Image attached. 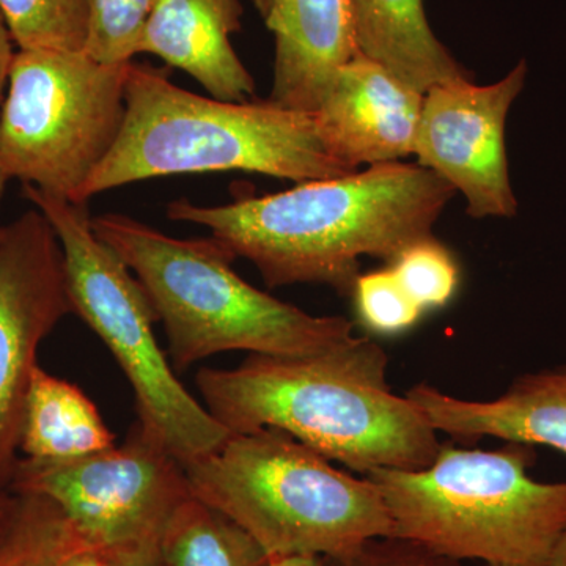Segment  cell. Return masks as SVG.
Segmentation results:
<instances>
[{
    "instance_id": "cb8c5ba5",
    "label": "cell",
    "mask_w": 566,
    "mask_h": 566,
    "mask_svg": "<svg viewBox=\"0 0 566 566\" xmlns=\"http://www.w3.org/2000/svg\"><path fill=\"white\" fill-rule=\"evenodd\" d=\"M323 560L326 566H460L455 558L400 536L368 539L349 556Z\"/></svg>"
},
{
    "instance_id": "9c48e42d",
    "label": "cell",
    "mask_w": 566,
    "mask_h": 566,
    "mask_svg": "<svg viewBox=\"0 0 566 566\" xmlns=\"http://www.w3.org/2000/svg\"><path fill=\"white\" fill-rule=\"evenodd\" d=\"M9 491L48 499L96 549L159 545L192 495L185 464L137 423L122 446L95 455L65 463L20 458Z\"/></svg>"
},
{
    "instance_id": "30bf717a",
    "label": "cell",
    "mask_w": 566,
    "mask_h": 566,
    "mask_svg": "<svg viewBox=\"0 0 566 566\" xmlns=\"http://www.w3.org/2000/svg\"><path fill=\"white\" fill-rule=\"evenodd\" d=\"M73 314L57 234L39 210L0 237V491L20 461L25 400L40 345Z\"/></svg>"
},
{
    "instance_id": "8fae6325",
    "label": "cell",
    "mask_w": 566,
    "mask_h": 566,
    "mask_svg": "<svg viewBox=\"0 0 566 566\" xmlns=\"http://www.w3.org/2000/svg\"><path fill=\"white\" fill-rule=\"evenodd\" d=\"M526 77L527 62L521 61L494 84L461 80L424 93L415 155L419 166L463 193L472 218L516 216L505 126Z\"/></svg>"
},
{
    "instance_id": "9a60e30c",
    "label": "cell",
    "mask_w": 566,
    "mask_h": 566,
    "mask_svg": "<svg viewBox=\"0 0 566 566\" xmlns=\"http://www.w3.org/2000/svg\"><path fill=\"white\" fill-rule=\"evenodd\" d=\"M406 397L436 431L457 439H504L546 446L566 455V365L521 376L490 401L461 400L428 385Z\"/></svg>"
},
{
    "instance_id": "4dcf8cb0",
    "label": "cell",
    "mask_w": 566,
    "mask_h": 566,
    "mask_svg": "<svg viewBox=\"0 0 566 566\" xmlns=\"http://www.w3.org/2000/svg\"><path fill=\"white\" fill-rule=\"evenodd\" d=\"M7 182H9V178H7L6 175L0 172V203H2V197L3 192H6ZM3 229H6V227L0 226V237H2Z\"/></svg>"
},
{
    "instance_id": "277c9868",
    "label": "cell",
    "mask_w": 566,
    "mask_h": 566,
    "mask_svg": "<svg viewBox=\"0 0 566 566\" xmlns=\"http://www.w3.org/2000/svg\"><path fill=\"white\" fill-rule=\"evenodd\" d=\"M92 227L147 293L175 370L230 352L315 356L356 337L344 316L307 314L245 282L216 238L180 240L115 212L92 218Z\"/></svg>"
},
{
    "instance_id": "f546056e",
    "label": "cell",
    "mask_w": 566,
    "mask_h": 566,
    "mask_svg": "<svg viewBox=\"0 0 566 566\" xmlns=\"http://www.w3.org/2000/svg\"><path fill=\"white\" fill-rule=\"evenodd\" d=\"M547 566H566V532L562 536L560 542L554 551L553 557H551L549 565Z\"/></svg>"
},
{
    "instance_id": "3957f363",
    "label": "cell",
    "mask_w": 566,
    "mask_h": 566,
    "mask_svg": "<svg viewBox=\"0 0 566 566\" xmlns=\"http://www.w3.org/2000/svg\"><path fill=\"white\" fill-rule=\"evenodd\" d=\"M125 107L120 136L74 203L170 175L243 170L304 182L357 172L335 155L315 114L270 99L205 98L153 66L129 63Z\"/></svg>"
},
{
    "instance_id": "f1b7e54d",
    "label": "cell",
    "mask_w": 566,
    "mask_h": 566,
    "mask_svg": "<svg viewBox=\"0 0 566 566\" xmlns=\"http://www.w3.org/2000/svg\"><path fill=\"white\" fill-rule=\"evenodd\" d=\"M270 566H326L322 557L290 556L271 558Z\"/></svg>"
},
{
    "instance_id": "484cf974",
    "label": "cell",
    "mask_w": 566,
    "mask_h": 566,
    "mask_svg": "<svg viewBox=\"0 0 566 566\" xmlns=\"http://www.w3.org/2000/svg\"><path fill=\"white\" fill-rule=\"evenodd\" d=\"M59 566H103L102 554L96 547L88 546L80 535L74 532L70 546L63 554Z\"/></svg>"
},
{
    "instance_id": "7402d4cb",
    "label": "cell",
    "mask_w": 566,
    "mask_h": 566,
    "mask_svg": "<svg viewBox=\"0 0 566 566\" xmlns=\"http://www.w3.org/2000/svg\"><path fill=\"white\" fill-rule=\"evenodd\" d=\"M390 270L423 312L444 307L460 285L457 260L433 234L405 248L390 262Z\"/></svg>"
},
{
    "instance_id": "ba28073f",
    "label": "cell",
    "mask_w": 566,
    "mask_h": 566,
    "mask_svg": "<svg viewBox=\"0 0 566 566\" xmlns=\"http://www.w3.org/2000/svg\"><path fill=\"white\" fill-rule=\"evenodd\" d=\"M128 66L85 51H18L0 112V172L76 202L120 136Z\"/></svg>"
},
{
    "instance_id": "7a4b0ae2",
    "label": "cell",
    "mask_w": 566,
    "mask_h": 566,
    "mask_svg": "<svg viewBox=\"0 0 566 566\" xmlns=\"http://www.w3.org/2000/svg\"><path fill=\"white\" fill-rule=\"evenodd\" d=\"M386 374L385 349L354 337L315 356L252 354L230 370L202 368L196 385L232 434L275 428L363 475L428 468L442 447L438 431Z\"/></svg>"
},
{
    "instance_id": "d6986e66",
    "label": "cell",
    "mask_w": 566,
    "mask_h": 566,
    "mask_svg": "<svg viewBox=\"0 0 566 566\" xmlns=\"http://www.w3.org/2000/svg\"><path fill=\"white\" fill-rule=\"evenodd\" d=\"M20 50L85 51L88 0H0Z\"/></svg>"
},
{
    "instance_id": "6da1fadb",
    "label": "cell",
    "mask_w": 566,
    "mask_h": 566,
    "mask_svg": "<svg viewBox=\"0 0 566 566\" xmlns=\"http://www.w3.org/2000/svg\"><path fill=\"white\" fill-rule=\"evenodd\" d=\"M455 193L431 170L397 161L222 207L175 200L167 216L210 230L237 259L251 260L271 289L324 283L348 296L360 256L390 263L431 237Z\"/></svg>"
},
{
    "instance_id": "5bb4252c",
    "label": "cell",
    "mask_w": 566,
    "mask_h": 566,
    "mask_svg": "<svg viewBox=\"0 0 566 566\" xmlns=\"http://www.w3.org/2000/svg\"><path fill=\"white\" fill-rule=\"evenodd\" d=\"M243 13L241 0H156L139 54L156 55L185 71L211 98L252 102L255 81L232 44Z\"/></svg>"
},
{
    "instance_id": "603a6c76",
    "label": "cell",
    "mask_w": 566,
    "mask_h": 566,
    "mask_svg": "<svg viewBox=\"0 0 566 566\" xmlns=\"http://www.w3.org/2000/svg\"><path fill=\"white\" fill-rule=\"evenodd\" d=\"M360 322L371 333L398 335L415 327L423 311L405 292L389 268L359 274L353 286Z\"/></svg>"
},
{
    "instance_id": "52a82bcc",
    "label": "cell",
    "mask_w": 566,
    "mask_h": 566,
    "mask_svg": "<svg viewBox=\"0 0 566 566\" xmlns=\"http://www.w3.org/2000/svg\"><path fill=\"white\" fill-rule=\"evenodd\" d=\"M50 221L65 263L71 307L102 338L136 398L137 424L182 464L216 452L232 436L175 374L158 344V322L136 275L96 237L85 205L24 185Z\"/></svg>"
},
{
    "instance_id": "e0dca14e",
    "label": "cell",
    "mask_w": 566,
    "mask_h": 566,
    "mask_svg": "<svg viewBox=\"0 0 566 566\" xmlns=\"http://www.w3.org/2000/svg\"><path fill=\"white\" fill-rule=\"evenodd\" d=\"M115 446L98 408L80 387L36 367L24 417L20 453L36 463H65Z\"/></svg>"
},
{
    "instance_id": "4316f807",
    "label": "cell",
    "mask_w": 566,
    "mask_h": 566,
    "mask_svg": "<svg viewBox=\"0 0 566 566\" xmlns=\"http://www.w3.org/2000/svg\"><path fill=\"white\" fill-rule=\"evenodd\" d=\"M13 43L7 22L0 13V112H2L3 102H6L11 65H13L14 54H17L13 51Z\"/></svg>"
},
{
    "instance_id": "4fadbf2b",
    "label": "cell",
    "mask_w": 566,
    "mask_h": 566,
    "mask_svg": "<svg viewBox=\"0 0 566 566\" xmlns=\"http://www.w3.org/2000/svg\"><path fill=\"white\" fill-rule=\"evenodd\" d=\"M274 35L270 102L315 114L338 71L359 54L353 0H252Z\"/></svg>"
},
{
    "instance_id": "83f0119b",
    "label": "cell",
    "mask_w": 566,
    "mask_h": 566,
    "mask_svg": "<svg viewBox=\"0 0 566 566\" xmlns=\"http://www.w3.org/2000/svg\"><path fill=\"white\" fill-rule=\"evenodd\" d=\"M18 509V495L10 491H0V538L6 535L7 528L13 521Z\"/></svg>"
},
{
    "instance_id": "d4e9b609",
    "label": "cell",
    "mask_w": 566,
    "mask_h": 566,
    "mask_svg": "<svg viewBox=\"0 0 566 566\" xmlns=\"http://www.w3.org/2000/svg\"><path fill=\"white\" fill-rule=\"evenodd\" d=\"M103 566H169L159 545L98 549Z\"/></svg>"
},
{
    "instance_id": "7c38bea8",
    "label": "cell",
    "mask_w": 566,
    "mask_h": 566,
    "mask_svg": "<svg viewBox=\"0 0 566 566\" xmlns=\"http://www.w3.org/2000/svg\"><path fill=\"white\" fill-rule=\"evenodd\" d=\"M423 96L359 52L338 71L315 117L335 155L357 170L415 155Z\"/></svg>"
},
{
    "instance_id": "ffe728a7",
    "label": "cell",
    "mask_w": 566,
    "mask_h": 566,
    "mask_svg": "<svg viewBox=\"0 0 566 566\" xmlns=\"http://www.w3.org/2000/svg\"><path fill=\"white\" fill-rule=\"evenodd\" d=\"M73 536L66 517L48 499L18 495L17 513L0 538V566H59Z\"/></svg>"
},
{
    "instance_id": "ac0fdd59",
    "label": "cell",
    "mask_w": 566,
    "mask_h": 566,
    "mask_svg": "<svg viewBox=\"0 0 566 566\" xmlns=\"http://www.w3.org/2000/svg\"><path fill=\"white\" fill-rule=\"evenodd\" d=\"M169 566H270L262 546L230 517L199 499H186L161 536Z\"/></svg>"
},
{
    "instance_id": "2e32d148",
    "label": "cell",
    "mask_w": 566,
    "mask_h": 566,
    "mask_svg": "<svg viewBox=\"0 0 566 566\" xmlns=\"http://www.w3.org/2000/svg\"><path fill=\"white\" fill-rule=\"evenodd\" d=\"M357 46L420 93L474 80L434 35L423 0H353Z\"/></svg>"
},
{
    "instance_id": "8992f818",
    "label": "cell",
    "mask_w": 566,
    "mask_h": 566,
    "mask_svg": "<svg viewBox=\"0 0 566 566\" xmlns=\"http://www.w3.org/2000/svg\"><path fill=\"white\" fill-rule=\"evenodd\" d=\"M185 468L193 497L230 517L270 558H342L394 535L371 480L346 474L275 428L232 434Z\"/></svg>"
},
{
    "instance_id": "5b68a950",
    "label": "cell",
    "mask_w": 566,
    "mask_h": 566,
    "mask_svg": "<svg viewBox=\"0 0 566 566\" xmlns=\"http://www.w3.org/2000/svg\"><path fill=\"white\" fill-rule=\"evenodd\" d=\"M534 446H442L428 468L374 469L394 535L488 566H547L566 532V482L528 475Z\"/></svg>"
},
{
    "instance_id": "44dd1931",
    "label": "cell",
    "mask_w": 566,
    "mask_h": 566,
    "mask_svg": "<svg viewBox=\"0 0 566 566\" xmlns=\"http://www.w3.org/2000/svg\"><path fill=\"white\" fill-rule=\"evenodd\" d=\"M156 0H88L85 52L106 65L132 63Z\"/></svg>"
}]
</instances>
